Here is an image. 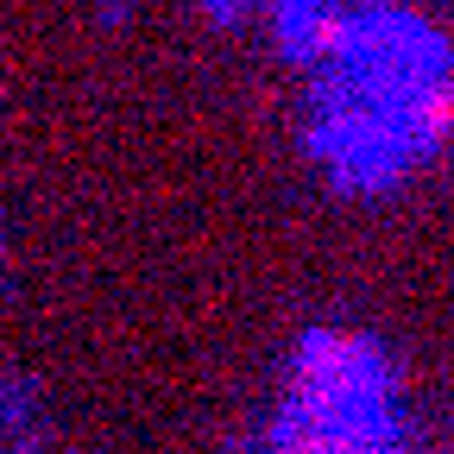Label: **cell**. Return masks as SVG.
<instances>
[{
  "label": "cell",
  "instance_id": "cell-3",
  "mask_svg": "<svg viewBox=\"0 0 454 454\" xmlns=\"http://www.w3.org/2000/svg\"><path fill=\"white\" fill-rule=\"evenodd\" d=\"M348 38V13L334 0H284V51L291 57H334Z\"/></svg>",
  "mask_w": 454,
  "mask_h": 454
},
{
  "label": "cell",
  "instance_id": "cell-1",
  "mask_svg": "<svg viewBox=\"0 0 454 454\" xmlns=\"http://www.w3.org/2000/svg\"><path fill=\"white\" fill-rule=\"evenodd\" d=\"M454 127V82L442 44L397 13L348 20L334 51V82L316 101V145L348 177H385V170L429 158Z\"/></svg>",
  "mask_w": 454,
  "mask_h": 454
},
{
  "label": "cell",
  "instance_id": "cell-2",
  "mask_svg": "<svg viewBox=\"0 0 454 454\" xmlns=\"http://www.w3.org/2000/svg\"><path fill=\"white\" fill-rule=\"evenodd\" d=\"M271 454H397L391 372L372 340L334 328L303 340L271 417Z\"/></svg>",
  "mask_w": 454,
  "mask_h": 454
}]
</instances>
